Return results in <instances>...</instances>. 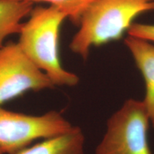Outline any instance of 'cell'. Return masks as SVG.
<instances>
[{
	"label": "cell",
	"instance_id": "cell-11",
	"mask_svg": "<svg viewBox=\"0 0 154 154\" xmlns=\"http://www.w3.org/2000/svg\"><path fill=\"white\" fill-rule=\"evenodd\" d=\"M0 154H5V152L0 148Z\"/></svg>",
	"mask_w": 154,
	"mask_h": 154
},
{
	"label": "cell",
	"instance_id": "cell-2",
	"mask_svg": "<svg viewBox=\"0 0 154 154\" xmlns=\"http://www.w3.org/2000/svg\"><path fill=\"white\" fill-rule=\"evenodd\" d=\"M154 10V0H95L83 14L69 47L86 60L90 49L120 38L138 15Z\"/></svg>",
	"mask_w": 154,
	"mask_h": 154
},
{
	"label": "cell",
	"instance_id": "cell-5",
	"mask_svg": "<svg viewBox=\"0 0 154 154\" xmlns=\"http://www.w3.org/2000/svg\"><path fill=\"white\" fill-rule=\"evenodd\" d=\"M54 87L53 83L24 54L18 43L0 48V105L29 91Z\"/></svg>",
	"mask_w": 154,
	"mask_h": 154
},
{
	"label": "cell",
	"instance_id": "cell-7",
	"mask_svg": "<svg viewBox=\"0 0 154 154\" xmlns=\"http://www.w3.org/2000/svg\"><path fill=\"white\" fill-rule=\"evenodd\" d=\"M85 136L79 126H74L64 134L29 146L14 154H85Z\"/></svg>",
	"mask_w": 154,
	"mask_h": 154
},
{
	"label": "cell",
	"instance_id": "cell-3",
	"mask_svg": "<svg viewBox=\"0 0 154 154\" xmlns=\"http://www.w3.org/2000/svg\"><path fill=\"white\" fill-rule=\"evenodd\" d=\"M150 124L143 102L126 100L107 121L95 154H152L148 138Z\"/></svg>",
	"mask_w": 154,
	"mask_h": 154
},
{
	"label": "cell",
	"instance_id": "cell-1",
	"mask_svg": "<svg viewBox=\"0 0 154 154\" xmlns=\"http://www.w3.org/2000/svg\"><path fill=\"white\" fill-rule=\"evenodd\" d=\"M23 23L19 46L35 66L49 77L54 86H74L79 76L61 66L59 54V31L67 15L55 6L36 7Z\"/></svg>",
	"mask_w": 154,
	"mask_h": 154
},
{
	"label": "cell",
	"instance_id": "cell-10",
	"mask_svg": "<svg viewBox=\"0 0 154 154\" xmlns=\"http://www.w3.org/2000/svg\"><path fill=\"white\" fill-rule=\"evenodd\" d=\"M128 35L154 42V24L133 23L128 30Z\"/></svg>",
	"mask_w": 154,
	"mask_h": 154
},
{
	"label": "cell",
	"instance_id": "cell-8",
	"mask_svg": "<svg viewBox=\"0 0 154 154\" xmlns=\"http://www.w3.org/2000/svg\"><path fill=\"white\" fill-rule=\"evenodd\" d=\"M33 8V3L30 2L0 0V48L5 38L19 34L22 19L29 15Z\"/></svg>",
	"mask_w": 154,
	"mask_h": 154
},
{
	"label": "cell",
	"instance_id": "cell-9",
	"mask_svg": "<svg viewBox=\"0 0 154 154\" xmlns=\"http://www.w3.org/2000/svg\"><path fill=\"white\" fill-rule=\"evenodd\" d=\"M26 1L30 2H44L51 4L61 9L67 15L73 24L79 25L80 20L84 12L88 7L95 0H17Z\"/></svg>",
	"mask_w": 154,
	"mask_h": 154
},
{
	"label": "cell",
	"instance_id": "cell-6",
	"mask_svg": "<svg viewBox=\"0 0 154 154\" xmlns=\"http://www.w3.org/2000/svg\"><path fill=\"white\" fill-rule=\"evenodd\" d=\"M125 44L145 81L146 94L142 101L154 128V46L149 41L131 36L125 39Z\"/></svg>",
	"mask_w": 154,
	"mask_h": 154
},
{
	"label": "cell",
	"instance_id": "cell-4",
	"mask_svg": "<svg viewBox=\"0 0 154 154\" xmlns=\"http://www.w3.org/2000/svg\"><path fill=\"white\" fill-rule=\"evenodd\" d=\"M73 126L57 111L30 115L9 111L0 105V148L5 154L16 153L34 140L64 134Z\"/></svg>",
	"mask_w": 154,
	"mask_h": 154
}]
</instances>
